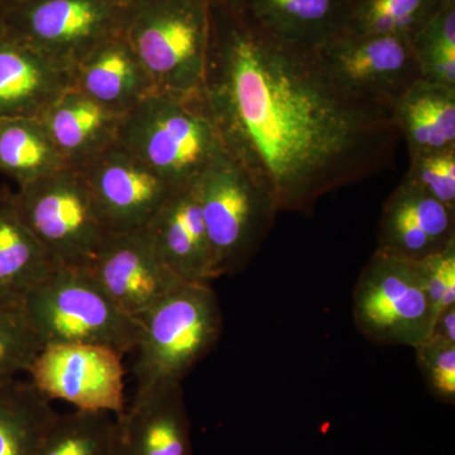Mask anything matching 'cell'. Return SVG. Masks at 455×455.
I'll return each mask as SVG.
<instances>
[{
	"mask_svg": "<svg viewBox=\"0 0 455 455\" xmlns=\"http://www.w3.org/2000/svg\"><path fill=\"white\" fill-rule=\"evenodd\" d=\"M353 319L377 346L416 348L427 340L435 314L414 260L374 251L353 291Z\"/></svg>",
	"mask_w": 455,
	"mask_h": 455,
	"instance_id": "ba28073f",
	"label": "cell"
},
{
	"mask_svg": "<svg viewBox=\"0 0 455 455\" xmlns=\"http://www.w3.org/2000/svg\"><path fill=\"white\" fill-rule=\"evenodd\" d=\"M20 309L42 348L95 344L125 355L139 341L140 320L116 307L86 268L56 267L27 295Z\"/></svg>",
	"mask_w": 455,
	"mask_h": 455,
	"instance_id": "5b68a950",
	"label": "cell"
},
{
	"mask_svg": "<svg viewBox=\"0 0 455 455\" xmlns=\"http://www.w3.org/2000/svg\"><path fill=\"white\" fill-rule=\"evenodd\" d=\"M352 0H239L251 23L272 37L317 47L344 31Z\"/></svg>",
	"mask_w": 455,
	"mask_h": 455,
	"instance_id": "ffe728a7",
	"label": "cell"
},
{
	"mask_svg": "<svg viewBox=\"0 0 455 455\" xmlns=\"http://www.w3.org/2000/svg\"><path fill=\"white\" fill-rule=\"evenodd\" d=\"M116 421L114 455H194L182 385L134 394Z\"/></svg>",
	"mask_w": 455,
	"mask_h": 455,
	"instance_id": "9a60e30c",
	"label": "cell"
},
{
	"mask_svg": "<svg viewBox=\"0 0 455 455\" xmlns=\"http://www.w3.org/2000/svg\"><path fill=\"white\" fill-rule=\"evenodd\" d=\"M414 262L435 317L455 307V243Z\"/></svg>",
	"mask_w": 455,
	"mask_h": 455,
	"instance_id": "f546056e",
	"label": "cell"
},
{
	"mask_svg": "<svg viewBox=\"0 0 455 455\" xmlns=\"http://www.w3.org/2000/svg\"><path fill=\"white\" fill-rule=\"evenodd\" d=\"M194 188L218 276L241 274L259 252L281 212L274 190L227 149Z\"/></svg>",
	"mask_w": 455,
	"mask_h": 455,
	"instance_id": "277c9868",
	"label": "cell"
},
{
	"mask_svg": "<svg viewBox=\"0 0 455 455\" xmlns=\"http://www.w3.org/2000/svg\"><path fill=\"white\" fill-rule=\"evenodd\" d=\"M42 346L20 307H0V382L28 372Z\"/></svg>",
	"mask_w": 455,
	"mask_h": 455,
	"instance_id": "4316f807",
	"label": "cell"
},
{
	"mask_svg": "<svg viewBox=\"0 0 455 455\" xmlns=\"http://www.w3.org/2000/svg\"><path fill=\"white\" fill-rule=\"evenodd\" d=\"M430 337L455 343V307H449L435 317Z\"/></svg>",
	"mask_w": 455,
	"mask_h": 455,
	"instance_id": "1f68e13d",
	"label": "cell"
},
{
	"mask_svg": "<svg viewBox=\"0 0 455 455\" xmlns=\"http://www.w3.org/2000/svg\"><path fill=\"white\" fill-rule=\"evenodd\" d=\"M80 171L108 235L145 229L179 193L118 143Z\"/></svg>",
	"mask_w": 455,
	"mask_h": 455,
	"instance_id": "7c38bea8",
	"label": "cell"
},
{
	"mask_svg": "<svg viewBox=\"0 0 455 455\" xmlns=\"http://www.w3.org/2000/svg\"><path fill=\"white\" fill-rule=\"evenodd\" d=\"M143 230L180 280L211 283L220 278L196 188L176 193Z\"/></svg>",
	"mask_w": 455,
	"mask_h": 455,
	"instance_id": "e0dca14e",
	"label": "cell"
},
{
	"mask_svg": "<svg viewBox=\"0 0 455 455\" xmlns=\"http://www.w3.org/2000/svg\"><path fill=\"white\" fill-rule=\"evenodd\" d=\"M209 2L223 3V4L232 5V7H238L239 0H209Z\"/></svg>",
	"mask_w": 455,
	"mask_h": 455,
	"instance_id": "d6a6232c",
	"label": "cell"
},
{
	"mask_svg": "<svg viewBox=\"0 0 455 455\" xmlns=\"http://www.w3.org/2000/svg\"><path fill=\"white\" fill-rule=\"evenodd\" d=\"M0 31V121L41 118L71 88V70Z\"/></svg>",
	"mask_w": 455,
	"mask_h": 455,
	"instance_id": "2e32d148",
	"label": "cell"
},
{
	"mask_svg": "<svg viewBox=\"0 0 455 455\" xmlns=\"http://www.w3.org/2000/svg\"><path fill=\"white\" fill-rule=\"evenodd\" d=\"M66 169L40 118L0 121V173L18 188Z\"/></svg>",
	"mask_w": 455,
	"mask_h": 455,
	"instance_id": "cb8c5ba5",
	"label": "cell"
},
{
	"mask_svg": "<svg viewBox=\"0 0 455 455\" xmlns=\"http://www.w3.org/2000/svg\"><path fill=\"white\" fill-rule=\"evenodd\" d=\"M414 51L421 79L455 89V47L430 46Z\"/></svg>",
	"mask_w": 455,
	"mask_h": 455,
	"instance_id": "4dcf8cb0",
	"label": "cell"
},
{
	"mask_svg": "<svg viewBox=\"0 0 455 455\" xmlns=\"http://www.w3.org/2000/svg\"><path fill=\"white\" fill-rule=\"evenodd\" d=\"M416 362L425 385L440 403H455V343L429 337L416 347Z\"/></svg>",
	"mask_w": 455,
	"mask_h": 455,
	"instance_id": "f1b7e54d",
	"label": "cell"
},
{
	"mask_svg": "<svg viewBox=\"0 0 455 455\" xmlns=\"http://www.w3.org/2000/svg\"><path fill=\"white\" fill-rule=\"evenodd\" d=\"M121 26L110 0H28L5 28L71 70Z\"/></svg>",
	"mask_w": 455,
	"mask_h": 455,
	"instance_id": "30bf717a",
	"label": "cell"
},
{
	"mask_svg": "<svg viewBox=\"0 0 455 455\" xmlns=\"http://www.w3.org/2000/svg\"><path fill=\"white\" fill-rule=\"evenodd\" d=\"M119 146L154 169L176 191L196 187L226 151L204 90L156 92L122 116Z\"/></svg>",
	"mask_w": 455,
	"mask_h": 455,
	"instance_id": "7a4b0ae2",
	"label": "cell"
},
{
	"mask_svg": "<svg viewBox=\"0 0 455 455\" xmlns=\"http://www.w3.org/2000/svg\"><path fill=\"white\" fill-rule=\"evenodd\" d=\"M122 116L71 86L40 119L66 167L83 170L116 145Z\"/></svg>",
	"mask_w": 455,
	"mask_h": 455,
	"instance_id": "d6986e66",
	"label": "cell"
},
{
	"mask_svg": "<svg viewBox=\"0 0 455 455\" xmlns=\"http://www.w3.org/2000/svg\"><path fill=\"white\" fill-rule=\"evenodd\" d=\"M121 353L95 344H55L36 355L28 373L36 390L82 411L121 416L125 370Z\"/></svg>",
	"mask_w": 455,
	"mask_h": 455,
	"instance_id": "9c48e42d",
	"label": "cell"
},
{
	"mask_svg": "<svg viewBox=\"0 0 455 455\" xmlns=\"http://www.w3.org/2000/svg\"><path fill=\"white\" fill-rule=\"evenodd\" d=\"M86 269L114 304L137 320L185 283L164 265L143 229L108 235Z\"/></svg>",
	"mask_w": 455,
	"mask_h": 455,
	"instance_id": "4fadbf2b",
	"label": "cell"
},
{
	"mask_svg": "<svg viewBox=\"0 0 455 455\" xmlns=\"http://www.w3.org/2000/svg\"><path fill=\"white\" fill-rule=\"evenodd\" d=\"M454 243L455 209L401 180L383 204L376 251L420 260Z\"/></svg>",
	"mask_w": 455,
	"mask_h": 455,
	"instance_id": "5bb4252c",
	"label": "cell"
},
{
	"mask_svg": "<svg viewBox=\"0 0 455 455\" xmlns=\"http://www.w3.org/2000/svg\"><path fill=\"white\" fill-rule=\"evenodd\" d=\"M392 109L410 156L455 148V89L420 79Z\"/></svg>",
	"mask_w": 455,
	"mask_h": 455,
	"instance_id": "7402d4cb",
	"label": "cell"
},
{
	"mask_svg": "<svg viewBox=\"0 0 455 455\" xmlns=\"http://www.w3.org/2000/svg\"><path fill=\"white\" fill-rule=\"evenodd\" d=\"M127 17L121 36L157 92L190 94L204 88L211 42L209 0H147Z\"/></svg>",
	"mask_w": 455,
	"mask_h": 455,
	"instance_id": "8992f818",
	"label": "cell"
},
{
	"mask_svg": "<svg viewBox=\"0 0 455 455\" xmlns=\"http://www.w3.org/2000/svg\"><path fill=\"white\" fill-rule=\"evenodd\" d=\"M211 3L204 94L224 147L268 182L281 212L390 169L394 109L355 94L316 49L272 37L238 8Z\"/></svg>",
	"mask_w": 455,
	"mask_h": 455,
	"instance_id": "6da1fadb",
	"label": "cell"
},
{
	"mask_svg": "<svg viewBox=\"0 0 455 455\" xmlns=\"http://www.w3.org/2000/svg\"><path fill=\"white\" fill-rule=\"evenodd\" d=\"M403 179L455 209V148L410 156V167Z\"/></svg>",
	"mask_w": 455,
	"mask_h": 455,
	"instance_id": "83f0119b",
	"label": "cell"
},
{
	"mask_svg": "<svg viewBox=\"0 0 455 455\" xmlns=\"http://www.w3.org/2000/svg\"><path fill=\"white\" fill-rule=\"evenodd\" d=\"M71 86L121 116L157 92L121 33L99 44L71 68Z\"/></svg>",
	"mask_w": 455,
	"mask_h": 455,
	"instance_id": "ac0fdd59",
	"label": "cell"
},
{
	"mask_svg": "<svg viewBox=\"0 0 455 455\" xmlns=\"http://www.w3.org/2000/svg\"><path fill=\"white\" fill-rule=\"evenodd\" d=\"M443 0H352L344 33L400 36L412 40Z\"/></svg>",
	"mask_w": 455,
	"mask_h": 455,
	"instance_id": "d4e9b609",
	"label": "cell"
},
{
	"mask_svg": "<svg viewBox=\"0 0 455 455\" xmlns=\"http://www.w3.org/2000/svg\"><path fill=\"white\" fill-rule=\"evenodd\" d=\"M316 50L347 89L391 108L421 79L412 42L400 36L341 32Z\"/></svg>",
	"mask_w": 455,
	"mask_h": 455,
	"instance_id": "8fae6325",
	"label": "cell"
},
{
	"mask_svg": "<svg viewBox=\"0 0 455 455\" xmlns=\"http://www.w3.org/2000/svg\"><path fill=\"white\" fill-rule=\"evenodd\" d=\"M20 3H26L27 0H20Z\"/></svg>",
	"mask_w": 455,
	"mask_h": 455,
	"instance_id": "836d02e7",
	"label": "cell"
},
{
	"mask_svg": "<svg viewBox=\"0 0 455 455\" xmlns=\"http://www.w3.org/2000/svg\"><path fill=\"white\" fill-rule=\"evenodd\" d=\"M136 392L182 381L220 343L223 313L211 283H181L140 319Z\"/></svg>",
	"mask_w": 455,
	"mask_h": 455,
	"instance_id": "3957f363",
	"label": "cell"
},
{
	"mask_svg": "<svg viewBox=\"0 0 455 455\" xmlns=\"http://www.w3.org/2000/svg\"><path fill=\"white\" fill-rule=\"evenodd\" d=\"M14 196L56 267L89 268L109 235L82 171L66 167L18 188Z\"/></svg>",
	"mask_w": 455,
	"mask_h": 455,
	"instance_id": "52a82bcc",
	"label": "cell"
},
{
	"mask_svg": "<svg viewBox=\"0 0 455 455\" xmlns=\"http://www.w3.org/2000/svg\"><path fill=\"white\" fill-rule=\"evenodd\" d=\"M56 268L27 226L13 191L0 190V307H20L29 292Z\"/></svg>",
	"mask_w": 455,
	"mask_h": 455,
	"instance_id": "44dd1931",
	"label": "cell"
},
{
	"mask_svg": "<svg viewBox=\"0 0 455 455\" xmlns=\"http://www.w3.org/2000/svg\"><path fill=\"white\" fill-rule=\"evenodd\" d=\"M57 415L31 382H0V455H35Z\"/></svg>",
	"mask_w": 455,
	"mask_h": 455,
	"instance_id": "603a6c76",
	"label": "cell"
},
{
	"mask_svg": "<svg viewBox=\"0 0 455 455\" xmlns=\"http://www.w3.org/2000/svg\"><path fill=\"white\" fill-rule=\"evenodd\" d=\"M116 416L75 410L57 415L35 455H114Z\"/></svg>",
	"mask_w": 455,
	"mask_h": 455,
	"instance_id": "484cf974",
	"label": "cell"
}]
</instances>
